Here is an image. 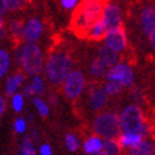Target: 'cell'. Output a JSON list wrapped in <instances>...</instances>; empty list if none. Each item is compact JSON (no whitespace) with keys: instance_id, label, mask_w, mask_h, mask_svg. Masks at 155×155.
I'll return each instance as SVG.
<instances>
[{"instance_id":"10","label":"cell","mask_w":155,"mask_h":155,"mask_svg":"<svg viewBox=\"0 0 155 155\" xmlns=\"http://www.w3.org/2000/svg\"><path fill=\"white\" fill-rule=\"evenodd\" d=\"M44 25L43 21L38 18H29L24 21V33H23V42L37 43L43 34Z\"/></svg>"},{"instance_id":"21","label":"cell","mask_w":155,"mask_h":155,"mask_svg":"<svg viewBox=\"0 0 155 155\" xmlns=\"http://www.w3.org/2000/svg\"><path fill=\"white\" fill-rule=\"evenodd\" d=\"M35 141L32 139L30 135H24L21 140V144L18 149V153L20 155H35L37 154V149H35Z\"/></svg>"},{"instance_id":"42","label":"cell","mask_w":155,"mask_h":155,"mask_svg":"<svg viewBox=\"0 0 155 155\" xmlns=\"http://www.w3.org/2000/svg\"><path fill=\"white\" fill-rule=\"evenodd\" d=\"M112 2H116V0H112Z\"/></svg>"},{"instance_id":"12","label":"cell","mask_w":155,"mask_h":155,"mask_svg":"<svg viewBox=\"0 0 155 155\" xmlns=\"http://www.w3.org/2000/svg\"><path fill=\"white\" fill-rule=\"evenodd\" d=\"M141 32L148 37L151 32L155 30V5H146L143 8L139 18Z\"/></svg>"},{"instance_id":"14","label":"cell","mask_w":155,"mask_h":155,"mask_svg":"<svg viewBox=\"0 0 155 155\" xmlns=\"http://www.w3.org/2000/svg\"><path fill=\"white\" fill-rule=\"evenodd\" d=\"M25 73L21 72H15L10 74L5 81V95L8 97H12L18 92V90L24 84L25 82Z\"/></svg>"},{"instance_id":"36","label":"cell","mask_w":155,"mask_h":155,"mask_svg":"<svg viewBox=\"0 0 155 155\" xmlns=\"http://www.w3.org/2000/svg\"><path fill=\"white\" fill-rule=\"evenodd\" d=\"M6 110V100L4 96L0 97V115H3Z\"/></svg>"},{"instance_id":"25","label":"cell","mask_w":155,"mask_h":155,"mask_svg":"<svg viewBox=\"0 0 155 155\" xmlns=\"http://www.w3.org/2000/svg\"><path fill=\"white\" fill-rule=\"evenodd\" d=\"M30 84L34 90V94L38 95V96H42L47 92V86H45V82H44V78L41 76V74H35V76H32V81H30Z\"/></svg>"},{"instance_id":"15","label":"cell","mask_w":155,"mask_h":155,"mask_svg":"<svg viewBox=\"0 0 155 155\" xmlns=\"http://www.w3.org/2000/svg\"><path fill=\"white\" fill-rule=\"evenodd\" d=\"M117 139H119L121 148L126 149L129 151L131 148L136 146L144 137L140 133H135V131H121V134L119 135Z\"/></svg>"},{"instance_id":"41","label":"cell","mask_w":155,"mask_h":155,"mask_svg":"<svg viewBox=\"0 0 155 155\" xmlns=\"http://www.w3.org/2000/svg\"><path fill=\"white\" fill-rule=\"evenodd\" d=\"M27 2H30V0H27Z\"/></svg>"},{"instance_id":"16","label":"cell","mask_w":155,"mask_h":155,"mask_svg":"<svg viewBox=\"0 0 155 155\" xmlns=\"http://www.w3.org/2000/svg\"><path fill=\"white\" fill-rule=\"evenodd\" d=\"M97 57L101 59L108 68H111L112 66H115L116 63H119V62H120V53L115 52L110 47H107L105 43L98 48Z\"/></svg>"},{"instance_id":"11","label":"cell","mask_w":155,"mask_h":155,"mask_svg":"<svg viewBox=\"0 0 155 155\" xmlns=\"http://www.w3.org/2000/svg\"><path fill=\"white\" fill-rule=\"evenodd\" d=\"M88 92V98H87V105L92 111H100L101 108L106 105L108 96L106 94V91L104 87H95V86H90L87 88Z\"/></svg>"},{"instance_id":"18","label":"cell","mask_w":155,"mask_h":155,"mask_svg":"<svg viewBox=\"0 0 155 155\" xmlns=\"http://www.w3.org/2000/svg\"><path fill=\"white\" fill-rule=\"evenodd\" d=\"M106 33H107V27L105 25L104 20L100 18L90 27L88 32H87V38L91 41H101L105 38Z\"/></svg>"},{"instance_id":"38","label":"cell","mask_w":155,"mask_h":155,"mask_svg":"<svg viewBox=\"0 0 155 155\" xmlns=\"http://www.w3.org/2000/svg\"><path fill=\"white\" fill-rule=\"evenodd\" d=\"M30 136H32V139L35 141V143H38V140H39V133H38L37 130H34V131H32V134H30Z\"/></svg>"},{"instance_id":"20","label":"cell","mask_w":155,"mask_h":155,"mask_svg":"<svg viewBox=\"0 0 155 155\" xmlns=\"http://www.w3.org/2000/svg\"><path fill=\"white\" fill-rule=\"evenodd\" d=\"M27 0H0V15L2 18L8 12H18L20 10Z\"/></svg>"},{"instance_id":"17","label":"cell","mask_w":155,"mask_h":155,"mask_svg":"<svg viewBox=\"0 0 155 155\" xmlns=\"http://www.w3.org/2000/svg\"><path fill=\"white\" fill-rule=\"evenodd\" d=\"M131 155H154L155 154V141L149 137H144L136 146L129 150Z\"/></svg>"},{"instance_id":"37","label":"cell","mask_w":155,"mask_h":155,"mask_svg":"<svg viewBox=\"0 0 155 155\" xmlns=\"http://www.w3.org/2000/svg\"><path fill=\"white\" fill-rule=\"evenodd\" d=\"M148 39H149V43H150V47L155 51V30L148 35Z\"/></svg>"},{"instance_id":"31","label":"cell","mask_w":155,"mask_h":155,"mask_svg":"<svg viewBox=\"0 0 155 155\" xmlns=\"http://www.w3.org/2000/svg\"><path fill=\"white\" fill-rule=\"evenodd\" d=\"M59 3H61V6L63 8V9H66V10H74L81 2H80V0H59Z\"/></svg>"},{"instance_id":"7","label":"cell","mask_w":155,"mask_h":155,"mask_svg":"<svg viewBox=\"0 0 155 155\" xmlns=\"http://www.w3.org/2000/svg\"><path fill=\"white\" fill-rule=\"evenodd\" d=\"M105 80L116 81V82L121 83L125 88H129V87H133L134 81H135V74L129 63L120 61L119 63H116L107 71Z\"/></svg>"},{"instance_id":"1","label":"cell","mask_w":155,"mask_h":155,"mask_svg":"<svg viewBox=\"0 0 155 155\" xmlns=\"http://www.w3.org/2000/svg\"><path fill=\"white\" fill-rule=\"evenodd\" d=\"M107 0H82L74 9L71 25L76 34L87 37L90 27L101 18L104 5Z\"/></svg>"},{"instance_id":"29","label":"cell","mask_w":155,"mask_h":155,"mask_svg":"<svg viewBox=\"0 0 155 155\" xmlns=\"http://www.w3.org/2000/svg\"><path fill=\"white\" fill-rule=\"evenodd\" d=\"M64 145H66L67 150L71 153H76L80 149V141H78V139H77V136L73 134H67L64 136Z\"/></svg>"},{"instance_id":"13","label":"cell","mask_w":155,"mask_h":155,"mask_svg":"<svg viewBox=\"0 0 155 155\" xmlns=\"http://www.w3.org/2000/svg\"><path fill=\"white\" fill-rule=\"evenodd\" d=\"M105 146V139L97 134L88 136L84 143H82V150L87 155H102Z\"/></svg>"},{"instance_id":"4","label":"cell","mask_w":155,"mask_h":155,"mask_svg":"<svg viewBox=\"0 0 155 155\" xmlns=\"http://www.w3.org/2000/svg\"><path fill=\"white\" fill-rule=\"evenodd\" d=\"M94 133L104 139H115L121 134L120 115L115 112H101L98 114L92 122Z\"/></svg>"},{"instance_id":"30","label":"cell","mask_w":155,"mask_h":155,"mask_svg":"<svg viewBox=\"0 0 155 155\" xmlns=\"http://www.w3.org/2000/svg\"><path fill=\"white\" fill-rule=\"evenodd\" d=\"M28 120L25 117H18V119H15L14 120V124H13V129L14 131L17 134L21 135V134H24L25 131H27V127H28Z\"/></svg>"},{"instance_id":"35","label":"cell","mask_w":155,"mask_h":155,"mask_svg":"<svg viewBox=\"0 0 155 155\" xmlns=\"http://www.w3.org/2000/svg\"><path fill=\"white\" fill-rule=\"evenodd\" d=\"M47 101L51 106H56L57 102H58V97L56 94H48V97H47Z\"/></svg>"},{"instance_id":"32","label":"cell","mask_w":155,"mask_h":155,"mask_svg":"<svg viewBox=\"0 0 155 155\" xmlns=\"http://www.w3.org/2000/svg\"><path fill=\"white\" fill-rule=\"evenodd\" d=\"M21 94L25 98H33L35 96L34 90H33V87H32V84L30 83H24L21 86Z\"/></svg>"},{"instance_id":"26","label":"cell","mask_w":155,"mask_h":155,"mask_svg":"<svg viewBox=\"0 0 155 155\" xmlns=\"http://www.w3.org/2000/svg\"><path fill=\"white\" fill-rule=\"evenodd\" d=\"M10 68V56L5 49H0V77L4 78Z\"/></svg>"},{"instance_id":"39","label":"cell","mask_w":155,"mask_h":155,"mask_svg":"<svg viewBox=\"0 0 155 155\" xmlns=\"http://www.w3.org/2000/svg\"><path fill=\"white\" fill-rule=\"evenodd\" d=\"M27 120H28V122H33V120H34L33 115H32V114H28V115H27Z\"/></svg>"},{"instance_id":"3","label":"cell","mask_w":155,"mask_h":155,"mask_svg":"<svg viewBox=\"0 0 155 155\" xmlns=\"http://www.w3.org/2000/svg\"><path fill=\"white\" fill-rule=\"evenodd\" d=\"M17 66L27 76L41 74L44 71L45 58L37 43H20L14 52Z\"/></svg>"},{"instance_id":"33","label":"cell","mask_w":155,"mask_h":155,"mask_svg":"<svg viewBox=\"0 0 155 155\" xmlns=\"http://www.w3.org/2000/svg\"><path fill=\"white\" fill-rule=\"evenodd\" d=\"M131 100H133V102L136 104V105H141L144 102V95L140 90H133L131 91Z\"/></svg>"},{"instance_id":"24","label":"cell","mask_w":155,"mask_h":155,"mask_svg":"<svg viewBox=\"0 0 155 155\" xmlns=\"http://www.w3.org/2000/svg\"><path fill=\"white\" fill-rule=\"evenodd\" d=\"M32 102H33L34 107L37 108V112L41 117H47V116L49 115V104H48L47 100H44L41 96L35 95L32 98Z\"/></svg>"},{"instance_id":"8","label":"cell","mask_w":155,"mask_h":155,"mask_svg":"<svg viewBox=\"0 0 155 155\" xmlns=\"http://www.w3.org/2000/svg\"><path fill=\"white\" fill-rule=\"evenodd\" d=\"M101 19L107 27V30L120 28L122 25V13L120 6L112 0H107L104 5Z\"/></svg>"},{"instance_id":"5","label":"cell","mask_w":155,"mask_h":155,"mask_svg":"<svg viewBox=\"0 0 155 155\" xmlns=\"http://www.w3.org/2000/svg\"><path fill=\"white\" fill-rule=\"evenodd\" d=\"M120 121L122 131H135V133H140L141 127L146 122L141 107L136 104H130L122 108Z\"/></svg>"},{"instance_id":"19","label":"cell","mask_w":155,"mask_h":155,"mask_svg":"<svg viewBox=\"0 0 155 155\" xmlns=\"http://www.w3.org/2000/svg\"><path fill=\"white\" fill-rule=\"evenodd\" d=\"M108 69L110 68H108L97 56L92 59V62L90 63V73L92 77H95V78H102V77H105Z\"/></svg>"},{"instance_id":"2","label":"cell","mask_w":155,"mask_h":155,"mask_svg":"<svg viewBox=\"0 0 155 155\" xmlns=\"http://www.w3.org/2000/svg\"><path fill=\"white\" fill-rule=\"evenodd\" d=\"M72 69L73 61L64 49L56 48L51 51L45 57L44 76L51 84L62 86Z\"/></svg>"},{"instance_id":"34","label":"cell","mask_w":155,"mask_h":155,"mask_svg":"<svg viewBox=\"0 0 155 155\" xmlns=\"http://www.w3.org/2000/svg\"><path fill=\"white\" fill-rule=\"evenodd\" d=\"M38 153L41 155H52L53 154V150H52V146L47 143H44L39 146V149H38Z\"/></svg>"},{"instance_id":"9","label":"cell","mask_w":155,"mask_h":155,"mask_svg":"<svg viewBox=\"0 0 155 155\" xmlns=\"http://www.w3.org/2000/svg\"><path fill=\"white\" fill-rule=\"evenodd\" d=\"M104 43L110 47L111 49H114L117 53H122L127 47V37H126V32L122 29V27L116 28V29H111L107 30V33L104 38Z\"/></svg>"},{"instance_id":"23","label":"cell","mask_w":155,"mask_h":155,"mask_svg":"<svg viewBox=\"0 0 155 155\" xmlns=\"http://www.w3.org/2000/svg\"><path fill=\"white\" fill-rule=\"evenodd\" d=\"M121 150H122V148H121L117 137L105 139V146H104L102 155H119Z\"/></svg>"},{"instance_id":"40","label":"cell","mask_w":155,"mask_h":155,"mask_svg":"<svg viewBox=\"0 0 155 155\" xmlns=\"http://www.w3.org/2000/svg\"><path fill=\"white\" fill-rule=\"evenodd\" d=\"M153 134H154V137H155V127H154V131H153Z\"/></svg>"},{"instance_id":"27","label":"cell","mask_w":155,"mask_h":155,"mask_svg":"<svg viewBox=\"0 0 155 155\" xmlns=\"http://www.w3.org/2000/svg\"><path fill=\"white\" fill-rule=\"evenodd\" d=\"M24 105H25V97L23 96V94L20 92V94H15L10 97V107H12V110L14 112H21L23 111V108H24Z\"/></svg>"},{"instance_id":"28","label":"cell","mask_w":155,"mask_h":155,"mask_svg":"<svg viewBox=\"0 0 155 155\" xmlns=\"http://www.w3.org/2000/svg\"><path fill=\"white\" fill-rule=\"evenodd\" d=\"M104 88H105L106 94H107L108 96L114 97V96L120 95L121 91L125 88V87H124L121 83L116 82V81H107V80H106V82H105V84H104Z\"/></svg>"},{"instance_id":"22","label":"cell","mask_w":155,"mask_h":155,"mask_svg":"<svg viewBox=\"0 0 155 155\" xmlns=\"http://www.w3.org/2000/svg\"><path fill=\"white\" fill-rule=\"evenodd\" d=\"M9 34L13 41L19 42L23 41V33H24V23L21 20H13L9 25Z\"/></svg>"},{"instance_id":"6","label":"cell","mask_w":155,"mask_h":155,"mask_svg":"<svg viewBox=\"0 0 155 155\" xmlns=\"http://www.w3.org/2000/svg\"><path fill=\"white\" fill-rule=\"evenodd\" d=\"M84 90H86V77L83 72L80 69H72L62 84V91H63L64 96L68 100L74 101L81 97Z\"/></svg>"}]
</instances>
